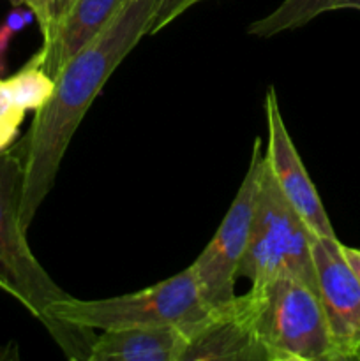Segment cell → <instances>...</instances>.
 Masks as SVG:
<instances>
[{"instance_id":"obj_1","label":"cell","mask_w":360,"mask_h":361,"mask_svg":"<svg viewBox=\"0 0 360 361\" xmlns=\"http://www.w3.org/2000/svg\"><path fill=\"white\" fill-rule=\"evenodd\" d=\"M157 6L159 0H127L108 28L64 66L52 99L35 111L25 148L23 222L27 228L53 189L78 126L120 62L147 37Z\"/></svg>"},{"instance_id":"obj_2","label":"cell","mask_w":360,"mask_h":361,"mask_svg":"<svg viewBox=\"0 0 360 361\" xmlns=\"http://www.w3.org/2000/svg\"><path fill=\"white\" fill-rule=\"evenodd\" d=\"M208 309L198 289L193 268L141 291L102 300L69 296L53 303L46 312V330L71 360L90 358L94 330L173 326L191 328Z\"/></svg>"},{"instance_id":"obj_3","label":"cell","mask_w":360,"mask_h":361,"mask_svg":"<svg viewBox=\"0 0 360 361\" xmlns=\"http://www.w3.org/2000/svg\"><path fill=\"white\" fill-rule=\"evenodd\" d=\"M313 238L314 233L281 192L265 159L249 242L236 277L247 279L251 286L275 277H293L320 295Z\"/></svg>"},{"instance_id":"obj_4","label":"cell","mask_w":360,"mask_h":361,"mask_svg":"<svg viewBox=\"0 0 360 361\" xmlns=\"http://www.w3.org/2000/svg\"><path fill=\"white\" fill-rule=\"evenodd\" d=\"M246 295L267 361H334L318 293L293 277H275Z\"/></svg>"},{"instance_id":"obj_5","label":"cell","mask_w":360,"mask_h":361,"mask_svg":"<svg viewBox=\"0 0 360 361\" xmlns=\"http://www.w3.org/2000/svg\"><path fill=\"white\" fill-rule=\"evenodd\" d=\"M25 152H0V277L13 288L14 298L46 324V312L53 303L69 298L27 242L23 222Z\"/></svg>"},{"instance_id":"obj_6","label":"cell","mask_w":360,"mask_h":361,"mask_svg":"<svg viewBox=\"0 0 360 361\" xmlns=\"http://www.w3.org/2000/svg\"><path fill=\"white\" fill-rule=\"evenodd\" d=\"M263 164V141L256 137L249 168L240 183L235 200L232 201V207L228 208L224 219L203 252L191 264L201 300L208 310L226 305L236 296L235 284L239 279L236 271L249 242Z\"/></svg>"},{"instance_id":"obj_7","label":"cell","mask_w":360,"mask_h":361,"mask_svg":"<svg viewBox=\"0 0 360 361\" xmlns=\"http://www.w3.org/2000/svg\"><path fill=\"white\" fill-rule=\"evenodd\" d=\"M318 291L328 324L332 360H360V282L335 236L313 238Z\"/></svg>"},{"instance_id":"obj_8","label":"cell","mask_w":360,"mask_h":361,"mask_svg":"<svg viewBox=\"0 0 360 361\" xmlns=\"http://www.w3.org/2000/svg\"><path fill=\"white\" fill-rule=\"evenodd\" d=\"M265 116L268 129L265 159L275 183L314 235L335 236L321 197L286 129L274 87L265 95Z\"/></svg>"},{"instance_id":"obj_9","label":"cell","mask_w":360,"mask_h":361,"mask_svg":"<svg viewBox=\"0 0 360 361\" xmlns=\"http://www.w3.org/2000/svg\"><path fill=\"white\" fill-rule=\"evenodd\" d=\"M186 334V349L180 361H267L254 330L247 295L210 309Z\"/></svg>"},{"instance_id":"obj_10","label":"cell","mask_w":360,"mask_h":361,"mask_svg":"<svg viewBox=\"0 0 360 361\" xmlns=\"http://www.w3.org/2000/svg\"><path fill=\"white\" fill-rule=\"evenodd\" d=\"M186 342V328L173 324L102 330L88 361H180Z\"/></svg>"},{"instance_id":"obj_11","label":"cell","mask_w":360,"mask_h":361,"mask_svg":"<svg viewBox=\"0 0 360 361\" xmlns=\"http://www.w3.org/2000/svg\"><path fill=\"white\" fill-rule=\"evenodd\" d=\"M127 0H74L48 44H42L44 69L53 80L67 62L102 34Z\"/></svg>"},{"instance_id":"obj_12","label":"cell","mask_w":360,"mask_h":361,"mask_svg":"<svg viewBox=\"0 0 360 361\" xmlns=\"http://www.w3.org/2000/svg\"><path fill=\"white\" fill-rule=\"evenodd\" d=\"M334 0H282L270 14L253 21L247 28L254 37H274L286 30L304 27L320 14L332 11Z\"/></svg>"},{"instance_id":"obj_13","label":"cell","mask_w":360,"mask_h":361,"mask_svg":"<svg viewBox=\"0 0 360 361\" xmlns=\"http://www.w3.org/2000/svg\"><path fill=\"white\" fill-rule=\"evenodd\" d=\"M14 102L25 111H39L52 99L55 80L46 73L44 55L39 49L16 74L6 80Z\"/></svg>"},{"instance_id":"obj_14","label":"cell","mask_w":360,"mask_h":361,"mask_svg":"<svg viewBox=\"0 0 360 361\" xmlns=\"http://www.w3.org/2000/svg\"><path fill=\"white\" fill-rule=\"evenodd\" d=\"M35 20V14L30 7L27 6H14V9L4 18L0 23V74L6 73L7 66V49H9L11 41L14 35L20 34L25 27Z\"/></svg>"},{"instance_id":"obj_15","label":"cell","mask_w":360,"mask_h":361,"mask_svg":"<svg viewBox=\"0 0 360 361\" xmlns=\"http://www.w3.org/2000/svg\"><path fill=\"white\" fill-rule=\"evenodd\" d=\"M73 4L74 0H42V13L37 20L42 32V44H48L52 41Z\"/></svg>"},{"instance_id":"obj_16","label":"cell","mask_w":360,"mask_h":361,"mask_svg":"<svg viewBox=\"0 0 360 361\" xmlns=\"http://www.w3.org/2000/svg\"><path fill=\"white\" fill-rule=\"evenodd\" d=\"M200 2H205V0H159L157 11H155V16L152 20L147 35L159 34L162 28L168 27L176 18L182 16L187 9Z\"/></svg>"},{"instance_id":"obj_17","label":"cell","mask_w":360,"mask_h":361,"mask_svg":"<svg viewBox=\"0 0 360 361\" xmlns=\"http://www.w3.org/2000/svg\"><path fill=\"white\" fill-rule=\"evenodd\" d=\"M25 109L14 102L9 88H7L6 80L0 78V123H9V126L21 127V122L25 118Z\"/></svg>"},{"instance_id":"obj_18","label":"cell","mask_w":360,"mask_h":361,"mask_svg":"<svg viewBox=\"0 0 360 361\" xmlns=\"http://www.w3.org/2000/svg\"><path fill=\"white\" fill-rule=\"evenodd\" d=\"M342 256H344L346 263L349 264L352 271L355 274L356 281L360 282V249H353V247H346L341 243Z\"/></svg>"},{"instance_id":"obj_19","label":"cell","mask_w":360,"mask_h":361,"mask_svg":"<svg viewBox=\"0 0 360 361\" xmlns=\"http://www.w3.org/2000/svg\"><path fill=\"white\" fill-rule=\"evenodd\" d=\"M13 6H27L30 7L32 11H34L35 14V21L41 18V13H42V0H9Z\"/></svg>"},{"instance_id":"obj_20","label":"cell","mask_w":360,"mask_h":361,"mask_svg":"<svg viewBox=\"0 0 360 361\" xmlns=\"http://www.w3.org/2000/svg\"><path fill=\"white\" fill-rule=\"evenodd\" d=\"M335 9H356L360 11V0H334L332 11Z\"/></svg>"},{"instance_id":"obj_21","label":"cell","mask_w":360,"mask_h":361,"mask_svg":"<svg viewBox=\"0 0 360 361\" xmlns=\"http://www.w3.org/2000/svg\"><path fill=\"white\" fill-rule=\"evenodd\" d=\"M0 289H2V291H6V293H9V295L13 296V298H14V291H13V288H11V286L7 284V282L4 281L2 277H0Z\"/></svg>"}]
</instances>
